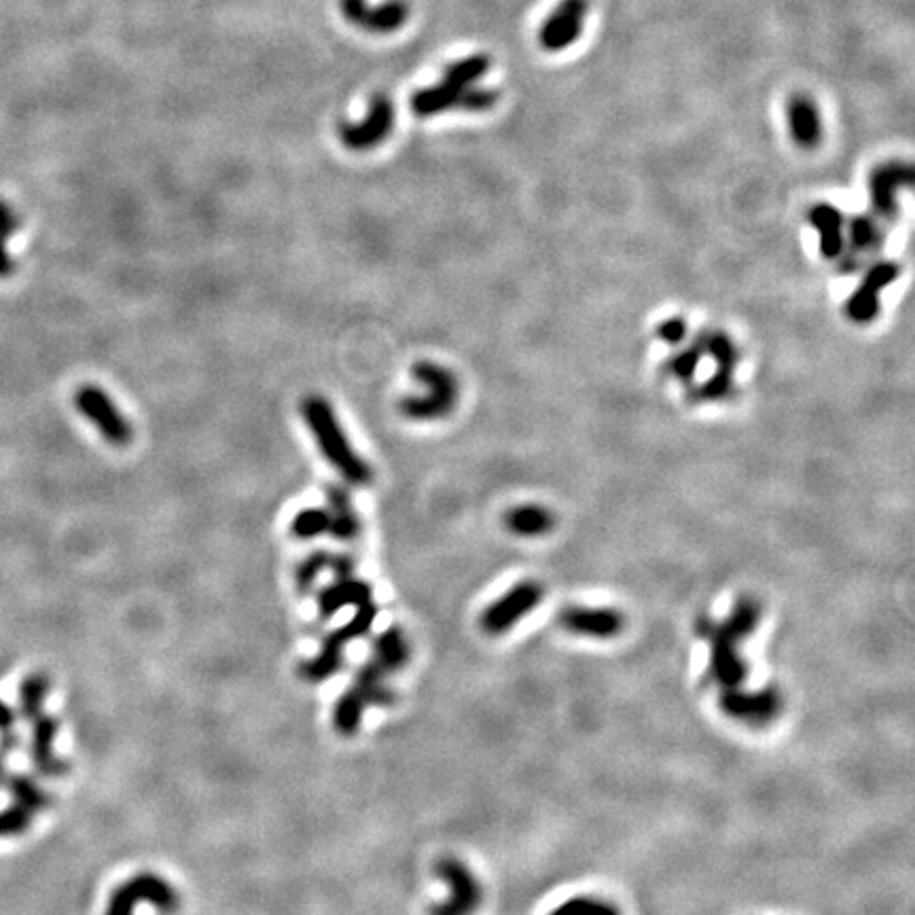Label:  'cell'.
<instances>
[{"instance_id": "obj_27", "label": "cell", "mask_w": 915, "mask_h": 915, "mask_svg": "<svg viewBox=\"0 0 915 915\" xmlns=\"http://www.w3.org/2000/svg\"><path fill=\"white\" fill-rule=\"evenodd\" d=\"M697 342L702 344L704 354H708L712 358L716 369L735 373V367H738V363H740V348L735 346L731 335L714 329V331H706L702 337L697 339Z\"/></svg>"}, {"instance_id": "obj_25", "label": "cell", "mask_w": 915, "mask_h": 915, "mask_svg": "<svg viewBox=\"0 0 915 915\" xmlns=\"http://www.w3.org/2000/svg\"><path fill=\"white\" fill-rule=\"evenodd\" d=\"M371 657L380 663L386 674L405 668L409 661V642L401 627H388L386 632L375 638Z\"/></svg>"}, {"instance_id": "obj_3", "label": "cell", "mask_w": 915, "mask_h": 915, "mask_svg": "<svg viewBox=\"0 0 915 915\" xmlns=\"http://www.w3.org/2000/svg\"><path fill=\"white\" fill-rule=\"evenodd\" d=\"M411 373L426 388V392L416 394V397H405L399 403L401 414L414 422H433L450 416L460 399V384L456 375L433 361L416 363Z\"/></svg>"}, {"instance_id": "obj_26", "label": "cell", "mask_w": 915, "mask_h": 915, "mask_svg": "<svg viewBox=\"0 0 915 915\" xmlns=\"http://www.w3.org/2000/svg\"><path fill=\"white\" fill-rule=\"evenodd\" d=\"M365 710H367L365 699L350 687L344 695H339V699L335 702V708H333L335 731L339 735H346V738L358 733V729H361V723H363Z\"/></svg>"}, {"instance_id": "obj_6", "label": "cell", "mask_w": 915, "mask_h": 915, "mask_svg": "<svg viewBox=\"0 0 915 915\" xmlns=\"http://www.w3.org/2000/svg\"><path fill=\"white\" fill-rule=\"evenodd\" d=\"M498 92L483 87H458L450 83H437L420 89L411 98V111L418 117L428 119L447 111H471L481 113L488 111L496 104Z\"/></svg>"}, {"instance_id": "obj_38", "label": "cell", "mask_w": 915, "mask_h": 915, "mask_svg": "<svg viewBox=\"0 0 915 915\" xmlns=\"http://www.w3.org/2000/svg\"><path fill=\"white\" fill-rule=\"evenodd\" d=\"M329 570L333 572L335 581H342V579H352V577H354V572H356V560L352 558V555H348V553L331 555V564H329Z\"/></svg>"}, {"instance_id": "obj_29", "label": "cell", "mask_w": 915, "mask_h": 915, "mask_svg": "<svg viewBox=\"0 0 915 915\" xmlns=\"http://www.w3.org/2000/svg\"><path fill=\"white\" fill-rule=\"evenodd\" d=\"M735 392V373L729 371H719L716 369L714 375L702 384L691 390V401L695 403H721L733 397Z\"/></svg>"}, {"instance_id": "obj_36", "label": "cell", "mask_w": 915, "mask_h": 915, "mask_svg": "<svg viewBox=\"0 0 915 915\" xmlns=\"http://www.w3.org/2000/svg\"><path fill=\"white\" fill-rule=\"evenodd\" d=\"M687 333H689V327H687V320L683 316H670V318H666V320L659 322V325H657L659 342L674 346V348L685 344Z\"/></svg>"}, {"instance_id": "obj_9", "label": "cell", "mask_w": 915, "mask_h": 915, "mask_svg": "<svg viewBox=\"0 0 915 915\" xmlns=\"http://www.w3.org/2000/svg\"><path fill=\"white\" fill-rule=\"evenodd\" d=\"M545 589L536 581H522L513 585L507 594H502L494 604H490L481 615V627L486 634L500 636L528 617L532 610L543 602Z\"/></svg>"}, {"instance_id": "obj_5", "label": "cell", "mask_w": 915, "mask_h": 915, "mask_svg": "<svg viewBox=\"0 0 915 915\" xmlns=\"http://www.w3.org/2000/svg\"><path fill=\"white\" fill-rule=\"evenodd\" d=\"M145 903L159 913H174L181 905V896L161 875L138 873L113 890L104 915H134L136 907Z\"/></svg>"}, {"instance_id": "obj_32", "label": "cell", "mask_w": 915, "mask_h": 915, "mask_svg": "<svg viewBox=\"0 0 915 915\" xmlns=\"http://www.w3.org/2000/svg\"><path fill=\"white\" fill-rule=\"evenodd\" d=\"M549 915H621V911L613 903L596 899V896H574L555 907Z\"/></svg>"}, {"instance_id": "obj_15", "label": "cell", "mask_w": 915, "mask_h": 915, "mask_svg": "<svg viewBox=\"0 0 915 915\" xmlns=\"http://www.w3.org/2000/svg\"><path fill=\"white\" fill-rule=\"evenodd\" d=\"M339 9L350 24L373 34H390L399 30L409 17V5L405 0H384L375 7H371L367 0H339Z\"/></svg>"}, {"instance_id": "obj_40", "label": "cell", "mask_w": 915, "mask_h": 915, "mask_svg": "<svg viewBox=\"0 0 915 915\" xmlns=\"http://www.w3.org/2000/svg\"><path fill=\"white\" fill-rule=\"evenodd\" d=\"M15 272V261L7 250V238H0V278H9Z\"/></svg>"}, {"instance_id": "obj_22", "label": "cell", "mask_w": 915, "mask_h": 915, "mask_svg": "<svg viewBox=\"0 0 915 915\" xmlns=\"http://www.w3.org/2000/svg\"><path fill=\"white\" fill-rule=\"evenodd\" d=\"M327 500L331 515L329 534L337 538V541H354V538L361 534V519H358L348 490L339 486H329Z\"/></svg>"}, {"instance_id": "obj_4", "label": "cell", "mask_w": 915, "mask_h": 915, "mask_svg": "<svg viewBox=\"0 0 915 915\" xmlns=\"http://www.w3.org/2000/svg\"><path fill=\"white\" fill-rule=\"evenodd\" d=\"M378 613L380 610L375 606V602L354 608L352 619L346 625L337 627V630H333L325 640H322L318 655L299 663V676L314 685L325 683V680L335 676L344 666L348 644L369 634L375 619H378Z\"/></svg>"}, {"instance_id": "obj_14", "label": "cell", "mask_w": 915, "mask_h": 915, "mask_svg": "<svg viewBox=\"0 0 915 915\" xmlns=\"http://www.w3.org/2000/svg\"><path fill=\"white\" fill-rule=\"evenodd\" d=\"M560 625L574 636L608 640L623 632L625 619L617 608L608 606H566L560 613Z\"/></svg>"}, {"instance_id": "obj_21", "label": "cell", "mask_w": 915, "mask_h": 915, "mask_svg": "<svg viewBox=\"0 0 915 915\" xmlns=\"http://www.w3.org/2000/svg\"><path fill=\"white\" fill-rule=\"evenodd\" d=\"M58 723L51 716L39 714L37 719H32V761L37 765L43 776H60L66 771V763L56 757V744Z\"/></svg>"}, {"instance_id": "obj_28", "label": "cell", "mask_w": 915, "mask_h": 915, "mask_svg": "<svg viewBox=\"0 0 915 915\" xmlns=\"http://www.w3.org/2000/svg\"><path fill=\"white\" fill-rule=\"evenodd\" d=\"M490 64L492 62L488 56H483V53H475V56L452 62L450 66H447L443 73V81L450 85H458V87H473L483 75L488 73Z\"/></svg>"}, {"instance_id": "obj_39", "label": "cell", "mask_w": 915, "mask_h": 915, "mask_svg": "<svg viewBox=\"0 0 915 915\" xmlns=\"http://www.w3.org/2000/svg\"><path fill=\"white\" fill-rule=\"evenodd\" d=\"M17 227H20V217H17L7 202L0 200V238L9 240Z\"/></svg>"}, {"instance_id": "obj_37", "label": "cell", "mask_w": 915, "mask_h": 915, "mask_svg": "<svg viewBox=\"0 0 915 915\" xmlns=\"http://www.w3.org/2000/svg\"><path fill=\"white\" fill-rule=\"evenodd\" d=\"M32 814L20 805H13L0 814V835H20L28 829Z\"/></svg>"}, {"instance_id": "obj_12", "label": "cell", "mask_w": 915, "mask_h": 915, "mask_svg": "<svg viewBox=\"0 0 915 915\" xmlns=\"http://www.w3.org/2000/svg\"><path fill=\"white\" fill-rule=\"evenodd\" d=\"M901 276V267L894 261H877L873 263L863 280L856 286V291L848 297L843 312L854 322V325H871V322L882 312V295L888 286Z\"/></svg>"}, {"instance_id": "obj_8", "label": "cell", "mask_w": 915, "mask_h": 915, "mask_svg": "<svg viewBox=\"0 0 915 915\" xmlns=\"http://www.w3.org/2000/svg\"><path fill=\"white\" fill-rule=\"evenodd\" d=\"M75 405L79 414L96 426L98 433L113 447H125L132 443L134 430L130 420L100 386L85 384L75 394Z\"/></svg>"}, {"instance_id": "obj_33", "label": "cell", "mask_w": 915, "mask_h": 915, "mask_svg": "<svg viewBox=\"0 0 915 915\" xmlns=\"http://www.w3.org/2000/svg\"><path fill=\"white\" fill-rule=\"evenodd\" d=\"M11 788H13V795H15V803L20 807H24V810H28L30 814L39 812V810H43V807L49 805L47 793L28 776L15 778L11 782Z\"/></svg>"}, {"instance_id": "obj_35", "label": "cell", "mask_w": 915, "mask_h": 915, "mask_svg": "<svg viewBox=\"0 0 915 915\" xmlns=\"http://www.w3.org/2000/svg\"><path fill=\"white\" fill-rule=\"evenodd\" d=\"M329 564H331V553L314 551L297 566L295 581H297V589L301 591V594H308V591L316 585L320 574L329 570Z\"/></svg>"}, {"instance_id": "obj_24", "label": "cell", "mask_w": 915, "mask_h": 915, "mask_svg": "<svg viewBox=\"0 0 915 915\" xmlns=\"http://www.w3.org/2000/svg\"><path fill=\"white\" fill-rule=\"evenodd\" d=\"M384 676H386V672L382 670L380 663L371 657L363 663L361 668H358L352 689L365 699L367 706L386 708V706L394 704V693H392V689L386 687Z\"/></svg>"}, {"instance_id": "obj_20", "label": "cell", "mask_w": 915, "mask_h": 915, "mask_svg": "<svg viewBox=\"0 0 915 915\" xmlns=\"http://www.w3.org/2000/svg\"><path fill=\"white\" fill-rule=\"evenodd\" d=\"M373 602V589L367 581L363 579H342L335 581L333 585L325 587L318 594V613L322 619H331L335 617L339 610L352 606L358 608L363 604Z\"/></svg>"}, {"instance_id": "obj_18", "label": "cell", "mask_w": 915, "mask_h": 915, "mask_svg": "<svg viewBox=\"0 0 915 915\" xmlns=\"http://www.w3.org/2000/svg\"><path fill=\"white\" fill-rule=\"evenodd\" d=\"M788 130H791L797 147L805 151L820 147L822 119L816 102L810 96L795 94L788 102Z\"/></svg>"}, {"instance_id": "obj_23", "label": "cell", "mask_w": 915, "mask_h": 915, "mask_svg": "<svg viewBox=\"0 0 915 915\" xmlns=\"http://www.w3.org/2000/svg\"><path fill=\"white\" fill-rule=\"evenodd\" d=\"M505 526L515 536L536 538L553 530L555 517L547 507L528 502V505H517L505 515Z\"/></svg>"}, {"instance_id": "obj_30", "label": "cell", "mask_w": 915, "mask_h": 915, "mask_svg": "<svg viewBox=\"0 0 915 915\" xmlns=\"http://www.w3.org/2000/svg\"><path fill=\"white\" fill-rule=\"evenodd\" d=\"M704 356L706 354L699 342H693L689 346H678V352L672 354L670 361L666 363V371L678 382H691L695 378V371L702 365Z\"/></svg>"}, {"instance_id": "obj_17", "label": "cell", "mask_w": 915, "mask_h": 915, "mask_svg": "<svg viewBox=\"0 0 915 915\" xmlns=\"http://www.w3.org/2000/svg\"><path fill=\"white\" fill-rule=\"evenodd\" d=\"M848 240H850V250L848 255H841V269L846 274H852L854 269L860 265V259L875 253L884 246L886 240V227L877 217H869V214H858L850 223H848Z\"/></svg>"}, {"instance_id": "obj_19", "label": "cell", "mask_w": 915, "mask_h": 915, "mask_svg": "<svg viewBox=\"0 0 915 915\" xmlns=\"http://www.w3.org/2000/svg\"><path fill=\"white\" fill-rule=\"evenodd\" d=\"M807 221H810L812 227L818 229L820 233V253L824 259H841V255L846 253V233H843V227H846V219L839 208L833 204L820 202L810 208L807 212Z\"/></svg>"}, {"instance_id": "obj_16", "label": "cell", "mask_w": 915, "mask_h": 915, "mask_svg": "<svg viewBox=\"0 0 915 915\" xmlns=\"http://www.w3.org/2000/svg\"><path fill=\"white\" fill-rule=\"evenodd\" d=\"M585 15L587 0H562L547 17L541 32H538V41H541L543 49L555 53L570 47L579 39L585 24Z\"/></svg>"}, {"instance_id": "obj_10", "label": "cell", "mask_w": 915, "mask_h": 915, "mask_svg": "<svg viewBox=\"0 0 915 915\" xmlns=\"http://www.w3.org/2000/svg\"><path fill=\"white\" fill-rule=\"evenodd\" d=\"M719 706L733 721H740V723H746L752 727H763L778 719L782 706H784V699H782L780 691H776L774 687H763V689L733 687V689H721Z\"/></svg>"}, {"instance_id": "obj_34", "label": "cell", "mask_w": 915, "mask_h": 915, "mask_svg": "<svg viewBox=\"0 0 915 915\" xmlns=\"http://www.w3.org/2000/svg\"><path fill=\"white\" fill-rule=\"evenodd\" d=\"M49 691V680L43 674L28 676L22 685V710L28 719H37L43 714V704Z\"/></svg>"}, {"instance_id": "obj_13", "label": "cell", "mask_w": 915, "mask_h": 915, "mask_svg": "<svg viewBox=\"0 0 915 915\" xmlns=\"http://www.w3.org/2000/svg\"><path fill=\"white\" fill-rule=\"evenodd\" d=\"M913 185V168L905 161H888V164L877 166L869 176V191L875 217L886 223H892L899 204H896V193Z\"/></svg>"}, {"instance_id": "obj_1", "label": "cell", "mask_w": 915, "mask_h": 915, "mask_svg": "<svg viewBox=\"0 0 915 915\" xmlns=\"http://www.w3.org/2000/svg\"><path fill=\"white\" fill-rule=\"evenodd\" d=\"M761 619V604L755 598H740L723 621L702 617L697 621V634L706 638L710 647L708 672L721 689L742 687L748 678V666L740 655V642L757 630Z\"/></svg>"}, {"instance_id": "obj_11", "label": "cell", "mask_w": 915, "mask_h": 915, "mask_svg": "<svg viewBox=\"0 0 915 915\" xmlns=\"http://www.w3.org/2000/svg\"><path fill=\"white\" fill-rule=\"evenodd\" d=\"M394 130V104L386 94H373L363 121L339 123V140L350 151H369L380 147Z\"/></svg>"}, {"instance_id": "obj_31", "label": "cell", "mask_w": 915, "mask_h": 915, "mask_svg": "<svg viewBox=\"0 0 915 915\" xmlns=\"http://www.w3.org/2000/svg\"><path fill=\"white\" fill-rule=\"evenodd\" d=\"M331 530V515L329 509L322 507H312V509H303L293 517L291 532L295 538H301V541H310V538H316L320 534H329Z\"/></svg>"}, {"instance_id": "obj_2", "label": "cell", "mask_w": 915, "mask_h": 915, "mask_svg": "<svg viewBox=\"0 0 915 915\" xmlns=\"http://www.w3.org/2000/svg\"><path fill=\"white\" fill-rule=\"evenodd\" d=\"M301 416L314 435L320 454L335 471H339V475L352 486L371 483V466L354 450L342 422L335 416L333 405L325 397H320V394L305 397L301 401Z\"/></svg>"}, {"instance_id": "obj_7", "label": "cell", "mask_w": 915, "mask_h": 915, "mask_svg": "<svg viewBox=\"0 0 915 915\" xmlns=\"http://www.w3.org/2000/svg\"><path fill=\"white\" fill-rule=\"evenodd\" d=\"M435 873L450 888L443 903L430 907V915H475L483 903V888L475 873L462 860L445 856L437 860Z\"/></svg>"}]
</instances>
